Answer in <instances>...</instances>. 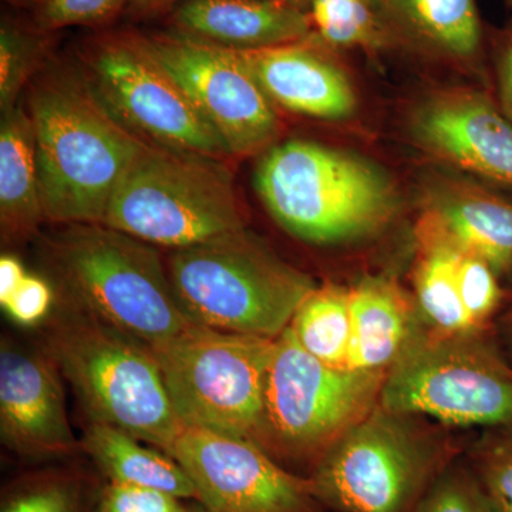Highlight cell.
Instances as JSON below:
<instances>
[{"instance_id":"1","label":"cell","mask_w":512,"mask_h":512,"mask_svg":"<svg viewBox=\"0 0 512 512\" xmlns=\"http://www.w3.org/2000/svg\"><path fill=\"white\" fill-rule=\"evenodd\" d=\"M40 197L45 220L103 224L114 192L148 141L73 79L43 83L33 93Z\"/></svg>"},{"instance_id":"2","label":"cell","mask_w":512,"mask_h":512,"mask_svg":"<svg viewBox=\"0 0 512 512\" xmlns=\"http://www.w3.org/2000/svg\"><path fill=\"white\" fill-rule=\"evenodd\" d=\"M255 188L282 228L318 245L375 237L400 208L396 185L379 165L316 141L269 147L256 165Z\"/></svg>"},{"instance_id":"3","label":"cell","mask_w":512,"mask_h":512,"mask_svg":"<svg viewBox=\"0 0 512 512\" xmlns=\"http://www.w3.org/2000/svg\"><path fill=\"white\" fill-rule=\"evenodd\" d=\"M40 348L72 386L90 421L168 453L183 424L150 345L66 302L47 322Z\"/></svg>"},{"instance_id":"4","label":"cell","mask_w":512,"mask_h":512,"mask_svg":"<svg viewBox=\"0 0 512 512\" xmlns=\"http://www.w3.org/2000/svg\"><path fill=\"white\" fill-rule=\"evenodd\" d=\"M49 254L66 302L147 345L192 325L154 245L104 224H70Z\"/></svg>"},{"instance_id":"5","label":"cell","mask_w":512,"mask_h":512,"mask_svg":"<svg viewBox=\"0 0 512 512\" xmlns=\"http://www.w3.org/2000/svg\"><path fill=\"white\" fill-rule=\"evenodd\" d=\"M167 269L192 323L266 339L285 332L316 286L247 228L174 249Z\"/></svg>"},{"instance_id":"6","label":"cell","mask_w":512,"mask_h":512,"mask_svg":"<svg viewBox=\"0 0 512 512\" xmlns=\"http://www.w3.org/2000/svg\"><path fill=\"white\" fill-rule=\"evenodd\" d=\"M441 427L377 404L313 466V493L333 512H413L456 460Z\"/></svg>"},{"instance_id":"7","label":"cell","mask_w":512,"mask_h":512,"mask_svg":"<svg viewBox=\"0 0 512 512\" xmlns=\"http://www.w3.org/2000/svg\"><path fill=\"white\" fill-rule=\"evenodd\" d=\"M103 224L173 251L247 228L220 158L153 143L124 174Z\"/></svg>"},{"instance_id":"8","label":"cell","mask_w":512,"mask_h":512,"mask_svg":"<svg viewBox=\"0 0 512 512\" xmlns=\"http://www.w3.org/2000/svg\"><path fill=\"white\" fill-rule=\"evenodd\" d=\"M487 330L421 329L387 370L380 404L443 427L512 426V365Z\"/></svg>"},{"instance_id":"9","label":"cell","mask_w":512,"mask_h":512,"mask_svg":"<svg viewBox=\"0 0 512 512\" xmlns=\"http://www.w3.org/2000/svg\"><path fill=\"white\" fill-rule=\"evenodd\" d=\"M386 373L325 365L288 326L275 340L254 443L275 460L315 466L380 403Z\"/></svg>"},{"instance_id":"10","label":"cell","mask_w":512,"mask_h":512,"mask_svg":"<svg viewBox=\"0 0 512 512\" xmlns=\"http://www.w3.org/2000/svg\"><path fill=\"white\" fill-rule=\"evenodd\" d=\"M275 340L192 323L151 346L183 427L255 441Z\"/></svg>"},{"instance_id":"11","label":"cell","mask_w":512,"mask_h":512,"mask_svg":"<svg viewBox=\"0 0 512 512\" xmlns=\"http://www.w3.org/2000/svg\"><path fill=\"white\" fill-rule=\"evenodd\" d=\"M170 74L217 131L229 156L274 146L281 131L275 104L237 50L177 32L128 36Z\"/></svg>"},{"instance_id":"12","label":"cell","mask_w":512,"mask_h":512,"mask_svg":"<svg viewBox=\"0 0 512 512\" xmlns=\"http://www.w3.org/2000/svg\"><path fill=\"white\" fill-rule=\"evenodd\" d=\"M94 92L148 143L214 158L229 156L187 93L130 39L104 40L89 60Z\"/></svg>"},{"instance_id":"13","label":"cell","mask_w":512,"mask_h":512,"mask_svg":"<svg viewBox=\"0 0 512 512\" xmlns=\"http://www.w3.org/2000/svg\"><path fill=\"white\" fill-rule=\"evenodd\" d=\"M167 454L190 476L208 512H325L308 477L252 440L183 427Z\"/></svg>"},{"instance_id":"14","label":"cell","mask_w":512,"mask_h":512,"mask_svg":"<svg viewBox=\"0 0 512 512\" xmlns=\"http://www.w3.org/2000/svg\"><path fill=\"white\" fill-rule=\"evenodd\" d=\"M414 146L440 164L512 190V123L476 89L426 94L407 117Z\"/></svg>"},{"instance_id":"15","label":"cell","mask_w":512,"mask_h":512,"mask_svg":"<svg viewBox=\"0 0 512 512\" xmlns=\"http://www.w3.org/2000/svg\"><path fill=\"white\" fill-rule=\"evenodd\" d=\"M0 437L22 457L56 458L76 451L62 373L42 348L0 345Z\"/></svg>"},{"instance_id":"16","label":"cell","mask_w":512,"mask_h":512,"mask_svg":"<svg viewBox=\"0 0 512 512\" xmlns=\"http://www.w3.org/2000/svg\"><path fill=\"white\" fill-rule=\"evenodd\" d=\"M237 52L272 103L320 120H346L356 113L357 96L348 74L308 39Z\"/></svg>"},{"instance_id":"17","label":"cell","mask_w":512,"mask_h":512,"mask_svg":"<svg viewBox=\"0 0 512 512\" xmlns=\"http://www.w3.org/2000/svg\"><path fill=\"white\" fill-rule=\"evenodd\" d=\"M421 217L498 275L512 271V201L504 195L473 177L436 174L424 184Z\"/></svg>"},{"instance_id":"18","label":"cell","mask_w":512,"mask_h":512,"mask_svg":"<svg viewBox=\"0 0 512 512\" xmlns=\"http://www.w3.org/2000/svg\"><path fill=\"white\" fill-rule=\"evenodd\" d=\"M173 23L177 32L239 52L302 42L313 30L305 10L266 0H181Z\"/></svg>"},{"instance_id":"19","label":"cell","mask_w":512,"mask_h":512,"mask_svg":"<svg viewBox=\"0 0 512 512\" xmlns=\"http://www.w3.org/2000/svg\"><path fill=\"white\" fill-rule=\"evenodd\" d=\"M352 343L350 369L387 372L414 336L421 319L413 301L396 282L370 276L349 289Z\"/></svg>"},{"instance_id":"20","label":"cell","mask_w":512,"mask_h":512,"mask_svg":"<svg viewBox=\"0 0 512 512\" xmlns=\"http://www.w3.org/2000/svg\"><path fill=\"white\" fill-rule=\"evenodd\" d=\"M396 42L446 62L473 64L483 53L476 0H377Z\"/></svg>"},{"instance_id":"21","label":"cell","mask_w":512,"mask_h":512,"mask_svg":"<svg viewBox=\"0 0 512 512\" xmlns=\"http://www.w3.org/2000/svg\"><path fill=\"white\" fill-rule=\"evenodd\" d=\"M45 220L32 117L22 106L3 110L0 126V221L3 238L29 237Z\"/></svg>"},{"instance_id":"22","label":"cell","mask_w":512,"mask_h":512,"mask_svg":"<svg viewBox=\"0 0 512 512\" xmlns=\"http://www.w3.org/2000/svg\"><path fill=\"white\" fill-rule=\"evenodd\" d=\"M82 447L110 483L156 488L198 501L190 476L174 457L127 431L90 421Z\"/></svg>"},{"instance_id":"23","label":"cell","mask_w":512,"mask_h":512,"mask_svg":"<svg viewBox=\"0 0 512 512\" xmlns=\"http://www.w3.org/2000/svg\"><path fill=\"white\" fill-rule=\"evenodd\" d=\"M416 235L419 252L414 269V291L426 328L441 333L476 329L458 291L457 264L461 248L423 217Z\"/></svg>"},{"instance_id":"24","label":"cell","mask_w":512,"mask_h":512,"mask_svg":"<svg viewBox=\"0 0 512 512\" xmlns=\"http://www.w3.org/2000/svg\"><path fill=\"white\" fill-rule=\"evenodd\" d=\"M296 342L309 355L332 367H349L352 343L349 289L315 286L289 323Z\"/></svg>"},{"instance_id":"25","label":"cell","mask_w":512,"mask_h":512,"mask_svg":"<svg viewBox=\"0 0 512 512\" xmlns=\"http://www.w3.org/2000/svg\"><path fill=\"white\" fill-rule=\"evenodd\" d=\"M312 29L326 46L375 52L396 42L377 0H311Z\"/></svg>"},{"instance_id":"26","label":"cell","mask_w":512,"mask_h":512,"mask_svg":"<svg viewBox=\"0 0 512 512\" xmlns=\"http://www.w3.org/2000/svg\"><path fill=\"white\" fill-rule=\"evenodd\" d=\"M0 512H86L82 481L64 471H40L10 484Z\"/></svg>"},{"instance_id":"27","label":"cell","mask_w":512,"mask_h":512,"mask_svg":"<svg viewBox=\"0 0 512 512\" xmlns=\"http://www.w3.org/2000/svg\"><path fill=\"white\" fill-rule=\"evenodd\" d=\"M471 470L494 512H512V426L490 429L471 454Z\"/></svg>"},{"instance_id":"28","label":"cell","mask_w":512,"mask_h":512,"mask_svg":"<svg viewBox=\"0 0 512 512\" xmlns=\"http://www.w3.org/2000/svg\"><path fill=\"white\" fill-rule=\"evenodd\" d=\"M500 275L485 259L461 249L457 264V284L461 302L476 329H488L504 301Z\"/></svg>"},{"instance_id":"29","label":"cell","mask_w":512,"mask_h":512,"mask_svg":"<svg viewBox=\"0 0 512 512\" xmlns=\"http://www.w3.org/2000/svg\"><path fill=\"white\" fill-rule=\"evenodd\" d=\"M413 512H494L480 481L454 460L430 485Z\"/></svg>"},{"instance_id":"30","label":"cell","mask_w":512,"mask_h":512,"mask_svg":"<svg viewBox=\"0 0 512 512\" xmlns=\"http://www.w3.org/2000/svg\"><path fill=\"white\" fill-rule=\"evenodd\" d=\"M43 42L35 33L3 20L0 29V104L15 106L16 97L42 53Z\"/></svg>"},{"instance_id":"31","label":"cell","mask_w":512,"mask_h":512,"mask_svg":"<svg viewBox=\"0 0 512 512\" xmlns=\"http://www.w3.org/2000/svg\"><path fill=\"white\" fill-rule=\"evenodd\" d=\"M200 503L156 488L107 483L92 512H197Z\"/></svg>"},{"instance_id":"32","label":"cell","mask_w":512,"mask_h":512,"mask_svg":"<svg viewBox=\"0 0 512 512\" xmlns=\"http://www.w3.org/2000/svg\"><path fill=\"white\" fill-rule=\"evenodd\" d=\"M130 0H40L39 23L47 30L109 22Z\"/></svg>"},{"instance_id":"33","label":"cell","mask_w":512,"mask_h":512,"mask_svg":"<svg viewBox=\"0 0 512 512\" xmlns=\"http://www.w3.org/2000/svg\"><path fill=\"white\" fill-rule=\"evenodd\" d=\"M55 302L52 286L45 279L26 275L22 284L2 303L9 318L23 326H35L49 318Z\"/></svg>"},{"instance_id":"34","label":"cell","mask_w":512,"mask_h":512,"mask_svg":"<svg viewBox=\"0 0 512 512\" xmlns=\"http://www.w3.org/2000/svg\"><path fill=\"white\" fill-rule=\"evenodd\" d=\"M498 104L512 123V30L498 39L494 55Z\"/></svg>"},{"instance_id":"35","label":"cell","mask_w":512,"mask_h":512,"mask_svg":"<svg viewBox=\"0 0 512 512\" xmlns=\"http://www.w3.org/2000/svg\"><path fill=\"white\" fill-rule=\"evenodd\" d=\"M26 275L25 268L15 256L3 255L0 258V303L18 289Z\"/></svg>"},{"instance_id":"36","label":"cell","mask_w":512,"mask_h":512,"mask_svg":"<svg viewBox=\"0 0 512 512\" xmlns=\"http://www.w3.org/2000/svg\"><path fill=\"white\" fill-rule=\"evenodd\" d=\"M177 0H130L128 8L137 15H151L173 5Z\"/></svg>"},{"instance_id":"37","label":"cell","mask_w":512,"mask_h":512,"mask_svg":"<svg viewBox=\"0 0 512 512\" xmlns=\"http://www.w3.org/2000/svg\"><path fill=\"white\" fill-rule=\"evenodd\" d=\"M501 336H503L508 353L512 356V302L501 319Z\"/></svg>"},{"instance_id":"38","label":"cell","mask_w":512,"mask_h":512,"mask_svg":"<svg viewBox=\"0 0 512 512\" xmlns=\"http://www.w3.org/2000/svg\"><path fill=\"white\" fill-rule=\"evenodd\" d=\"M266 2L279 3V5L291 6V8L305 10L308 12L311 0H266Z\"/></svg>"},{"instance_id":"39","label":"cell","mask_w":512,"mask_h":512,"mask_svg":"<svg viewBox=\"0 0 512 512\" xmlns=\"http://www.w3.org/2000/svg\"><path fill=\"white\" fill-rule=\"evenodd\" d=\"M197 512H208L207 510H205L204 507H202V505L200 504V507H198V510Z\"/></svg>"},{"instance_id":"40","label":"cell","mask_w":512,"mask_h":512,"mask_svg":"<svg viewBox=\"0 0 512 512\" xmlns=\"http://www.w3.org/2000/svg\"><path fill=\"white\" fill-rule=\"evenodd\" d=\"M507 3H508V5H510V6H511V8H512V0H507Z\"/></svg>"}]
</instances>
